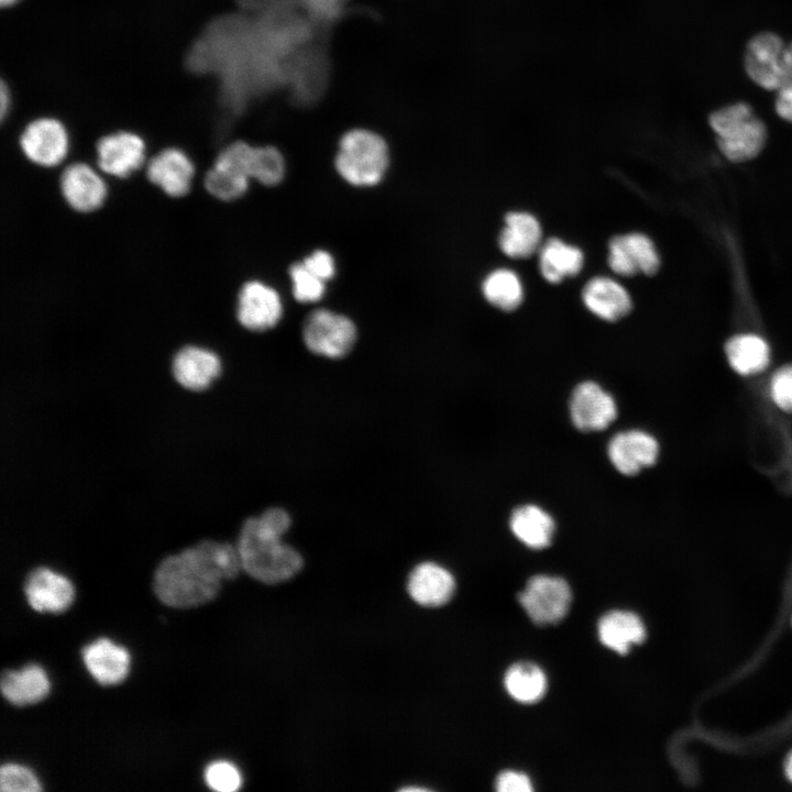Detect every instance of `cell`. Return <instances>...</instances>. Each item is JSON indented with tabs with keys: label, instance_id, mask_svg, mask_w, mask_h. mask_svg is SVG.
<instances>
[{
	"label": "cell",
	"instance_id": "obj_15",
	"mask_svg": "<svg viewBox=\"0 0 792 792\" xmlns=\"http://www.w3.org/2000/svg\"><path fill=\"white\" fill-rule=\"evenodd\" d=\"M222 371L220 356L212 350L197 344H185L173 355L170 372L183 388L202 392L219 377Z\"/></svg>",
	"mask_w": 792,
	"mask_h": 792
},
{
	"label": "cell",
	"instance_id": "obj_37",
	"mask_svg": "<svg viewBox=\"0 0 792 792\" xmlns=\"http://www.w3.org/2000/svg\"><path fill=\"white\" fill-rule=\"evenodd\" d=\"M774 94L773 108L777 116L792 124V82L784 84Z\"/></svg>",
	"mask_w": 792,
	"mask_h": 792
},
{
	"label": "cell",
	"instance_id": "obj_40",
	"mask_svg": "<svg viewBox=\"0 0 792 792\" xmlns=\"http://www.w3.org/2000/svg\"><path fill=\"white\" fill-rule=\"evenodd\" d=\"M787 777L792 782V751L788 755L784 763Z\"/></svg>",
	"mask_w": 792,
	"mask_h": 792
},
{
	"label": "cell",
	"instance_id": "obj_5",
	"mask_svg": "<svg viewBox=\"0 0 792 792\" xmlns=\"http://www.w3.org/2000/svg\"><path fill=\"white\" fill-rule=\"evenodd\" d=\"M787 42L772 31H761L747 42L743 55L744 72L758 88L776 92L787 82Z\"/></svg>",
	"mask_w": 792,
	"mask_h": 792
},
{
	"label": "cell",
	"instance_id": "obj_36",
	"mask_svg": "<svg viewBox=\"0 0 792 792\" xmlns=\"http://www.w3.org/2000/svg\"><path fill=\"white\" fill-rule=\"evenodd\" d=\"M495 789L498 792H530L532 791V782L521 771L505 770L496 777Z\"/></svg>",
	"mask_w": 792,
	"mask_h": 792
},
{
	"label": "cell",
	"instance_id": "obj_25",
	"mask_svg": "<svg viewBox=\"0 0 792 792\" xmlns=\"http://www.w3.org/2000/svg\"><path fill=\"white\" fill-rule=\"evenodd\" d=\"M584 262L583 252L558 238H550L539 251V270L542 277L552 284L576 276Z\"/></svg>",
	"mask_w": 792,
	"mask_h": 792
},
{
	"label": "cell",
	"instance_id": "obj_13",
	"mask_svg": "<svg viewBox=\"0 0 792 792\" xmlns=\"http://www.w3.org/2000/svg\"><path fill=\"white\" fill-rule=\"evenodd\" d=\"M283 316L279 294L270 285L252 279L239 289L235 306L238 322L246 330L263 332L275 327Z\"/></svg>",
	"mask_w": 792,
	"mask_h": 792
},
{
	"label": "cell",
	"instance_id": "obj_7",
	"mask_svg": "<svg viewBox=\"0 0 792 792\" xmlns=\"http://www.w3.org/2000/svg\"><path fill=\"white\" fill-rule=\"evenodd\" d=\"M19 147L34 166L55 168L67 158L70 139L62 121L53 117H41L24 127L19 136Z\"/></svg>",
	"mask_w": 792,
	"mask_h": 792
},
{
	"label": "cell",
	"instance_id": "obj_34",
	"mask_svg": "<svg viewBox=\"0 0 792 792\" xmlns=\"http://www.w3.org/2000/svg\"><path fill=\"white\" fill-rule=\"evenodd\" d=\"M773 403L784 411L792 413V364L779 369L770 382Z\"/></svg>",
	"mask_w": 792,
	"mask_h": 792
},
{
	"label": "cell",
	"instance_id": "obj_10",
	"mask_svg": "<svg viewBox=\"0 0 792 792\" xmlns=\"http://www.w3.org/2000/svg\"><path fill=\"white\" fill-rule=\"evenodd\" d=\"M58 189L68 208L84 215L101 209L109 195L105 175L86 162L67 164L58 177Z\"/></svg>",
	"mask_w": 792,
	"mask_h": 792
},
{
	"label": "cell",
	"instance_id": "obj_19",
	"mask_svg": "<svg viewBox=\"0 0 792 792\" xmlns=\"http://www.w3.org/2000/svg\"><path fill=\"white\" fill-rule=\"evenodd\" d=\"M82 659L89 673L102 685L122 682L130 670L128 650L107 638L87 645L82 650Z\"/></svg>",
	"mask_w": 792,
	"mask_h": 792
},
{
	"label": "cell",
	"instance_id": "obj_17",
	"mask_svg": "<svg viewBox=\"0 0 792 792\" xmlns=\"http://www.w3.org/2000/svg\"><path fill=\"white\" fill-rule=\"evenodd\" d=\"M24 593L30 606L40 613H62L75 597L72 582L45 566L36 568L28 574Z\"/></svg>",
	"mask_w": 792,
	"mask_h": 792
},
{
	"label": "cell",
	"instance_id": "obj_30",
	"mask_svg": "<svg viewBox=\"0 0 792 792\" xmlns=\"http://www.w3.org/2000/svg\"><path fill=\"white\" fill-rule=\"evenodd\" d=\"M286 170L282 153L274 146H254L251 162V178L265 186L278 185Z\"/></svg>",
	"mask_w": 792,
	"mask_h": 792
},
{
	"label": "cell",
	"instance_id": "obj_22",
	"mask_svg": "<svg viewBox=\"0 0 792 792\" xmlns=\"http://www.w3.org/2000/svg\"><path fill=\"white\" fill-rule=\"evenodd\" d=\"M514 537L527 548L541 550L549 547L556 534L553 517L536 504L516 507L509 517Z\"/></svg>",
	"mask_w": 792,
	"mask_h": 792
},
{
	"label": "cell",
	"instance_id": "obj_26",
	"mask_svg": "<svg viewBox=\"0 0 792 792\" xmlns=\"http://www.w3.org/2000/svg\"><path fill=\"white\" fill-rule=\"evenodd\" d=\"M732 369L740 375H755L770 363L771 350L767 340L757 333H739L725 344Z\"/></svg>",
	"mask_w": 792,
	"mask_h": 792
},
{
	"label": "cell",
	"instance_id": "obj_24",
	"mask_svg": "<svg viewBox=\"0 0 792 792\" xmlns=\"http://www.w3.org/2000/svg\"><path fill=\"white\" fill-rule=\"evenodd\" d=\"M0 686L3 697L18 706L41 702L51 688L46 672L37 664H29L19 671H4Z\"/></svg>",
	"mask_w": 792,
	"mask_h": 792
},
{
	"label": "cell",
	"instance_id": "obj_21",
	"mask_svg": "<svg viewBox=\"0 0 792 792\" xmlns=\"http://www.w3.org/2000/svg\"><path fill=\"white\" fill-rule=\"evenodd\" d=\"M542 230L535 216L525 211H510L498 237L501 251L510 258H527L540 249Z\"/></svg>",
	"mask_w": 792,
	"mask_h": 792
},
{
	"label": "cell",
	"instance_id": "obj_11",
	"mask_svg": "<svg viewBox=\"0 0 792 792\" xmlns=\"http://www.w3.org/2000/svg\"><path fill=\"white\" fill-rule=\"evenodd\" d=\"M144 172L151 185L165 196L179 199L190 193L196 166L184 150L168 146L147 160Z\"/></svg>",
	"mask_w": 792,
	"mask_h": 792
},
{
	"label": "cell",
	"instance_id": "obj_39",
	"mask_svg": "<svg viewBox=\"0 0 792 792\" xmlns=\"http://www.w3.org/2000/svg\"><path fill=\"white\" fill-rule=\"evenodd\" d=\"M785 75L787 82H792V41L785 46Z\"/></svg>",
	"mask_w": 792,
	"mask_h": 792
},
{
	"label": "cell",
	"instance_id": "obj_33",
	"mask_svg": "<svg viewBox=\"0 0 792 792\" xmlns=\"http://www.w3.org/2000/svg\"><path fill=\"white\" fill-rule=\"evenodd\" d=\"M207 785L219 792L237 791L242 784V777L238 768L224 760L210 763L205 770Z\"/></svg>",
	"mask_w": 792,
	"mask_h": 792
},
{
	"label": "cell",
	"instance_id": "obj_41",
	"mask_svg": "<svg viewBox=\"0 0 792 792\" xmlns=\"http://www.w3.org/2000/svg\"><path fill=\"white\" fill-rule=\"evenodd\" d=\"M19 0H0V3L3 8L12 7L15 3H18Z\"/></svg>",
	"mask_w": 792,
	"mask_h": 792
},
{
	"label": "cell",
	"instance_id": "obj_12",
	"mask_svg": "<svg viewBox=\"0 0 792 792\" xmlns=\"http://www.w3.org/2000/svg\"><path fill=\"white\" fill-rule=\"evenodd\" d=\"M569 414L576 429L596 432L608 428L617 418L614 396L594 381L578 384L570 397Z\"/></svg>",
	"mask_w": 792,
	"mask_h": 792
},
{
	"label": "cell",
	"instance_id": "obj_38",
	"mask_svg": "<svg viewBox=\"0 0 792 792\" xmlns=\"http://www.w3.org/2000/svg\"><path fill=\"white\" fill-rule=\"evenodd\" d=\"M11 106L12 96L10 87L4 80H2L0 87V114L2 120H4L6 117L10 113Z\"/></svg>",
	"mask_w": 792,
	"mask_h": 792
},
{
	"label": "cell",
	"instance_id": "obj_29",
	"mask_svg": "<svg viewBox=\"0 0 792 792\" xmlns=\"http://www.w3.org/2000/svg\"><path fill=\"white\" fill-rule=\"evenodd\" d=\"M251 179L242 174L212 164L204 176L206 191L217 200L230 202L244 196Z\"/></svg>",
	"mask_w": 792,
	"mask_h": 792
},
{
	"label": "cell",
	"instance_id": "obj_28",
	"mask_svg": "<svg viewBox=\"0 0 792 792\" xmlns=\"http://www.w3.org/2000/svg\"><path fill=\"white\" fill-rule=\"evenodd\" d=\"M485 299L495 308L510 312L524 300V288L518 275L508 268L491 272L482 283Z\"/></svg>",
	"mask_w": 792,
	"mask_h": 792
},
{
	"label": "cell",
	"instance_id": "obj_31",
	"mask_svg": "<svg viewBox=\"0 0 792 792\" xmlns=\"http://www.w3.org/2000/svg\"><path fill=\"white\" fill-rule=\"evenodd\" d=\"M289 276L293 284V294L299 302H315L321 299L326 293V283L302 262L295 263L289 268Z\"/></svg>",
	"mask_w": 792,
	"mask_h": 792
},
{
	"label": "cell",
	"instance_id": "obj_3",
	"mask_svg": "<svg viewBox=\"0 0 792 792\" xmlns=\"http://www.w3.org/2000/svg\"><path fill=\"white\" fill-rule=\"evenodd\" d=\"M708 125L723 156L733 163L756 158L768 141L765 121L743 100L724 105L708 116Z\"/></svg>",
	"mask_w": 792,
	"mask_h": 792
},
{
	"label": "cell",
	"instance_id": "obj_9",
	"mask_svg": "<svg viewBox=\"0 0 792 792\" xmlns=\"http://www.w3.org/2000/svg\"><path fill=\"white\" fill-rule=\"evenodd\" d=\"M96 166L109 177L124 179L144 168L146 144L144 139L132 131L120 130L98 139L95 146Z\"/></svg>",
	"mask_w": 792,
	"mask_h": 792
},
{
	"label": "cell",
	"instance_id": "obj_6",
	"mask_svg": "<svg viewBox=\"0 0 792 792\" xmlns=\"http://www.w3.org/2000/svg\"><path fill=\"white\" fill-rule=\"evenodd\" d=\"M356 337L354 322L329 309L312 311L302 327V340L307 349L329 359H341L350 353Z\"/></svg>",
	"mask_w": 792,
	"mask_h": 792
},
{
	"label": "cell",
	"instance_id": "obj_1",
	"mask_svg": "<svg viewBox=\"0 0 792 792\" xmlns=\"http://www.w3.org/2000/svg\"><path fill=\"white\" fill-rule=\"evenodd\" d=\"M241 570L237 547L206 539L165 557L155 570L153 588L167 606L196 607L212 601L221 582L234 579Z\"/></svg>",
	"mask_w": 792,
	"mask_h": 792
},
{
	"label": "cell",
	"instance_id": "obj_27",
	"mask_svg": "<svg viewBox=\"0 0 792 792\" xmlns=\"http://www.w3.org/2000/svg\"><path fill=\"white\" fill-rule=\"evenodd\" d=\"M504 686L516 702L534 704L544 696L548 681L544 671L538 664L519 661L506 670Z\"/></svg>",
	"mask_w": 792,
	"mask_h": 792
},
{
	"label": "cell",
	"instance_id": "obj_35",
	"mask_svg": "<svg viewBox=\"0 0 792 792\" xmlns=\"http://www.w3.org/2000/svg\"><path fill=\"white\" fill-rule=\"evenodd\" d=\"M304 265L324 282L332 279L336 275V262L333 256L324 251L317 250L302 261Z\"/></svg>",
	"mask_w": 792,
	"mask_h": 792
},
{
	"label": "cell",
	"instance_id": "obj_20",
	"mask_svg": "<svg viewBox=\"0 0 792 792\" xmlns=\"http://www.w3.org/2000/svg\"><path fill=\"white\" fill-rule=\"evenodd\" d=\"M455 591L453 575L435 562L418 564L410 573L408 592L422 606L438 607L447 604Z\"/></svg>",
	"mask_w": 792,
	"mask_h": 792
},
{
	"label": "cell",
	"instance_id": "obj_18",
	"mask_svg": "<svg viewBox=\"0 0 792 792\" xmlns=\"http://www.w3.org/2000/svg\"><path fill=\"white\" fill-rule=\"evenodd\" d=\"M585 307L596 317L615 322L626 317L632 309L627 289L616 280L597 276L590 279L582 289Z\"/></svg>",
	"mask_w": 792,
	"mask_h": 792
},
{
	"label": "cell",
	"instance_id": "obj_23",
	"mask_svg": "<svg viewBox=\"0 0 792 792\" xmlns=\"http://www.w3.org/2000/svg\"><path fill=\"white\" fill-rule=\"evenodd\" d=\"M600 641L608 649L626 654L631 646L641 644L646 638V627L641 618L630 610L614 609L605 613L598 620Z\"/></svg>",
	"mask_w": 792,
	"mask_h": 792
},
{
	"label": "cell",
	"instance_id": "obj_16",
	"mask_svg": "<svg viewBox=\"0 0 792 792\" xmlns=\"http://www.w3.org/2000/svg\"><path fill=\"white\" fill-rule=\"evenodd\" d=\"M607 457L623 475H636L653 465L659 457V443L649 432L629 429L614 435L607 444Z\"/></svg>",
	"mask_w": 792,
	"mask_h": 792
},
{
	"label": "cell",
	"instance_id": "obj_2",
	"mask_svg": "<svg viewBox=\"0 0 792 792\" xmlns=\"http://www.w3.org/2000/svg\"><path fill=\"white\" fill-rule=\"evenodd\" d=\"M290 524L289 514L279 507L245 519L237 544L242 570L266 584L280 583L296 575L304 560L296 549L282 541Z\"/></svg>",
	"mask_w": 792,
	"mask_h": 792
},
{
	"label": "cell",
	"instance_id": "obj_8",
	"mask_svg": "<svg viewBox=\"0 0 792 792\" xmlns=\"http://www.w3.org/2000/svg\"><path fill=\"white\" fill-rule=\"evenodd\" d=\"M518 601L535 624L554 625L566 616L572 592L564 579L537 574L528 580L518 595Z\"/></svg>",
	"mask_w": 792,
	"mask_h": 792
},
{
	"label": "cell",
	"instance_id": "obj_4",
	"mask_svg": "<svg viewBox=\"0 0 792 792\" xmlns=\"http://www.w3.org/2000/svg\"><path fill=\"white\" fill-rule=\"evenodd\" d=\"M389 165L386 141L376 132L352 129L339 141L334 166L350 185L371 187L381 183Z\"/></svg>",
	"mask_w": 792,
	"mask_h": 792
},
{
	"label": "cell",
	"instance_id": "obj_32",
	"mask_svg": "<svg viewBox=\"0 0 792 792\" xmlns=\"http://www.w3.org/2000/svg\"><path fill=\"white\" fill-rule=\"evenodd\" d=\"M0 789L3 792H38L42 790L35 774L26 767L6 763L0 769Z\"/></svg>",
	"mask_w": 792,
	"mask_h": 792
},
{
	"label": "cell",
	"instance_id": "obj_14",
	"mask_svg": "<svg viewBox=\"0 0 792 792\" xmlns=\"http://www.w3.org/2000/svg\"><path fill=\"white\" fill-rule=\"evenodd\" d=\"M610 270L625 277L651 276L660 268V256L653 241L640 232L613 237L608 242Z\"/></svg>",
	"mask_w": 792,
	"mask_h": 792
}]
</instances>
